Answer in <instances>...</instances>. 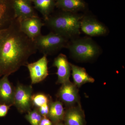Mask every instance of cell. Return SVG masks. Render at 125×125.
Wrapping results in <instances>:
<instances>
[{
    "mask_svg": "<svg viewBox=\"0 0 125 125\" xmlns=\"http://www.w3.org/2000/svg\"><path fill=\"white\" fill-rule=\"evenodd\" d=\"M65 111L62 103L60 101H51L49 104V114L48 117L54 124L62 122Z\"/></svg>",
    "mask_w": 125,
    "mask_h": 125,
    "instance_id": "16",
    "label": "cell"
},
{
    "mask_svg": "<svg viewBox=\"0 0 125 125\" xmlns=\"http://www.w3.org/2000/svg\"><path fill=\"white\" fill-rule=\"evenodd\" d=\"M37 50L46 55H52L67 46L68 39L53 32L40 34L33 40Z\"/></svg>",
    "mask_w": 125,
    "mask_h": 125,
    "instance_id": "4",
    "label": "cell"
},
{
    "mask_svg": "<svg viewBox=\"0 0 125 125\" xmlns=\"http://www.w3.org/2000/svg\"><path fill=\"white\" fill-rule=\"evenodd\" d=\"M55 5L64 11L73 13L83 10L85 7L83 0H57Z\"/></svg>",
    "mask_w": 125,
    "mask_h": 125,
    "instance_id": "17",
    "label": "cell"
},
{
    "mask_svg": "<svg viewBox=\"0 0 125 125\" xmlns=\"http://www.w3.org/2000/svg\"><path fill=\"white\" fill-rule=\"evenodd\" d=\"M37 51L34 41L21 31L16 19L0 31V77L9 76L26 66L30 57Z\"/></svg>",
    "mask_w": 125,
    "mask_h": 125,
    "instance_id": "1",
    "label": "cell"
},
{
    "mask_svg": "<svg viewBox=\"0 0 125 125\" xmlns=\"http://www.w3.org/2000/svg\"><path fill=\"white\" fill-rule=\"evenodd\" d=\"M80 30L88 36H103L107 33L106 27L96 19L90 16H83L80 22Z\"/></svg>",
    "mask_w": 125,
    "mask_h": 125,
    "instance_id": "8",
    "label": "cell"
},
{
    "mask_svg": "<svg viewBox=\"0 0 125 125\" xmlns=\"http://www.w3.org/2000/svg\"><path fill=\"white\" fill-rule=\"evenodd\" d=\"M8 76L0 78V104L13 106L15 88L10 82Z\"/></svg>",
    "mask_w": 125,
    "mask_h": 125,
    "instance_id": "13",
    "label": "cell"
},
{
    "mask_svg": "<svg viewBox=\"0 0 125 125\" xmlns=\"http://www.w3.org/2000/svg\"><path fill=\"white\" fill-rule=\"evenodd\" d=\"M48 95L43 93H37L32 94L31 98L32 106L38 108L46 104H49L51 102Z\"/></svg>",
    "mask_w": 125,
    "mask_h": 125,
    "instance_id": "19",
    "label": "cell"
},
{
    "mask_svg": "<svg viewBox=\"0 0 125 125\" xmlns=\"http://www.w3.org/2000/svg\"><path fill=\"white\" fill-rule=\"evenodd\" d=\"M16 19L19 21L38 16L31 4L30 0H12Z\"/></svg>",
    "mask_w": 125,
    "mask_h": 125,
    "instance_id": "11",
    "label": "cell"
},
{
    "mask_svg": "<svg viewBox=\"0 0 125 125\" xmlns=\"http://www.w3.org/2000/svg\"><path fill=\"white\" fill-rule=\"evenodd\" d=\"M33 2L35 8L41 13L44 20L47 19L55 6V0H30Z\"/></svg>",
    "mask_w": 125,
    "mask_h": 125,
    "instance_id": "18",
    "label": "cell"
},
{
    "mask_svg": "<svg viewBox=\"0 0 125 125\" xmlns=\"http://www.w3.org/2000/svg\"><path fill=\"white\" fill-rule=\"evenodd\" d=\"M11 106L5 104H0V117L5 116Z\"/></svg>",
    "mask_w": 125,
    "mask_h": 125,
    "instance_id": "22",
    "label": "cell"
},
{
    "mask_svg": "<svg viewBox=\"0 0 125 125\" xmlns=\"http://www.w3.org/2000/svg\"><path fill=\"white\" fill-rule=\"evenodd\" d=\"M32 93V87L31 85H25L18 83L15 88L13 106L20 113L31 111Z\"/></svg>",
    "mask_w": 125,
    "mask_h": 125,
    "instance_id": "5",
    "label": "cell"
},
{
    "mask_svg": "<svg viewBox=\"0 0 125 125\" xmlns=\"http://www.w3.org/2000/svg\"><path fill=\"white\" fill-rule=\"evenodd\" d=\"M51 121L47 117H42L39 125H53Z\"/></svg>",
    "mask_w": 125,
    "mask_h": 125,
    "instance_id": "23",
    "label": "cell"
},
{
    "mask_svg": "<svg viewBox=\"0 0 125 125\" xmlns=\"http://www.w3.org/2000/svg\"><path fill=\"white\" fill-rule=\"evenodd\" d=\"M65 125H85V116L80 106H71L65 111L64 120Z\"/></svg>",
    "mask_w": 125,
    "mask_h": 125,
    "instance_id": "14",
    "label": "cell"
},
{
    "mask_svg": "<svg viewBox=\"0 0 125 125\" xmlns=\"http://www.w3.org/2000/svg\"><path fill=\"white\" fill-rule=\"evenodd\" d=\"M83 17L74 13L64 11L50 15L44 20V24L52 32L68 40L73 39L80 34V22Z\"/></svg>",
    "mask_w": 125,
    "mask_h": 125,
    "instance_id": "2",
    "label": "cell"
},
{
    "mask_svg": "<svg viewBox=\"0 0 125 125\" xmlns=\"http://www.w3.org/2000/svg\"><path fill=\"white\" fill-rule=\"evenodd\" d=\"M49 104H46L37 108L42 117H48L49 112Z\"/></svg>",
    "mask_w": 125,
    "mask_h": 125,
    "instance_id": "21",
    "label": "cell"
},
{
    "mask_svg": "<svg viewBox=\"0 0 125 125\" xmlns=\"http://www.w3.org/2000/svg\"><path fill=\"white\" fill-rule=\"evenodd\" d=\"M73 83L78 88L88 83H94V79L90 76L83 67L71 64Z\"/></svg>",
    "mask_w": 125,
    "mask_h": 125,
    "instance_id": "15",
    "label": "cell"
},
{
    "mask_svg": "<svg viewBox=\"0 0 125 125\" xmlns=\"http://www.w3.org/2000/svg\"><path fill=\"white\" fill-rule=\"evenodd\" d=\"M57 69V84H62L70 81L71 71V63L68 61L65 55L60 54L55 58L52 64Z\"/></svg>",
    "mask_w": 125,
    "mask_h": 125,
    "instance_id": "10",
    "label": "cell"
},
{
    "mask_svg": "<svg viewBox=\"0 0 125 125\" xmlns=\"http://www.w3.org/2000/svg\"><path fill=\"white\" fill-rule=\"evenodd\" d=\"M53 125H65L64 123H62V122H60V123H56V124H54Z\"/></svg>",
    "mask_w": 125,
    "mask_h": 125,
    "instance_id": "24",
    "label": "cell"
},
{
    "mask_svg": "<svg viewBox=\"0 0 125 125\" xmlns=\"http://www.w3.org/2000/svg\"><path fill=\"white\" fill-rule=\"evenodd\" d=\"M19 21L21 31L33 41L42 34L41 30L43 26L45 25L44 22L39 16L28 18Z\"/></svg>",
    "mask_w": 125,
    "mask_h": 125,
    "instance_id": "7",
    "label": "cell"
},
{
    "mask_svg": "<svg viewBox=\"0 0 125 125\" xmlns=\"http://www.w3.org/2000/svg\"><path fill=\"white\" fill-rule=\"evenodd\" d=\"M47 56L43 55L35 62L26 65L29 72L31 84H35L45 80L48 74V61Z\"/></svg>",
    "mask_w": 125,
    "mask_h": 125,
    "instance_id": "6",
    "label": "cell"
},
{
    "mask_svg": "<svg viewBox=\"0 0 125 125\" xmlns=\"http://www.w3.org/2000/svg\"><path fill=\"white\" fill-rule=\"evenodd\" d=\"M66 47L73 58L82 61L96 58L101 51L98 45L89 38H74Z\"/></svg>",
    "mask_w": 125,
    "mask_h": 125,
    "instance_id": "3",
    "label": "cell"
},
{
    "mask_svg": "<svg viewBox=\"0 0 125 125\" xmlns=\"http://www.w3.org/2000/svg\"><path fill=\"white\" fill-rule=\"evenodd\" d=\"M25 117L31 125H39L42 116L37 109L34 108L33 110H31L27 112Z\"/></svg>",
    "mask_w": 125,
    "mask_h": 125,
    "instance_id": "20",
    "label": "cell"
},
{
    "mask_svg": "<svg viewBox=\"0 0 125 125\" xmlns=\"http://www.w3.org/2000/svg\"><path fill=\"white\" fill-rule=\"evenodd\" d=\"M78 87L70 81L62 84L57 93L59 101L67 106H73L79 102Z\"/></svg>",
    "mask_w": 125,
    "mask_h": 125,
    "instance_id": "9",
    "label": "cell"
},
{
    "mask_svg": "<svg viewBox=\"0 0 125 125\" xmlns=\"http://www.w3.org/2000/svg\"><path fill=\"white\" fill-rule=\"evenodd\" d=\"M15 19L12 0H0V31L10 26Z\"/></svg>",
    "mask_w": 125,
    "mask_h": 125,
    "instance_id": "12",
    "label": "cell"
}]
</instances>
